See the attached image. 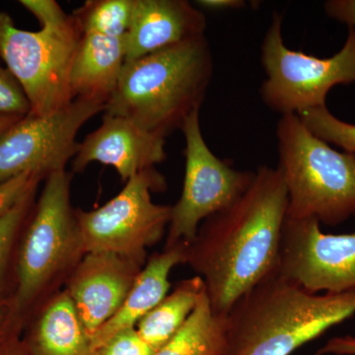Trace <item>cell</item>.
Here are the masks:
<instances>
[{
  "label": "cell",
  "instance_id": "6da1fadb",
  "mask_svg": "<svg viewBox=\"0 0 355 355\" xmlns=\"http://www.w3.org/2000/svg\"><path fill=\"white\" fill-rule=\"evenodd\" d=\"M287 205L279 168L261 166L241 197L200 224L187 263L202 277L217 316L277 273Z\"/></svg>",
  "mask_w": 355,
  "mask_h": 355
},
{
  "label": "cell",
  "instance_id": "7a4b0ae2",
  "mask_svg": "<svg viewBox=\"0 0 355 355\" xmlns=\"http://www.w3.org/2000/svg\"><path fill=\"white\" fill-rule=\"evenodd\" d=\"M354 314L355 291L311 293L275 273L228 313L223 355H291Z\"/></svg>",
  "mask_w": 355,
  "mask_h": 355
},
{
  "label": "cell",
  "instance_id": "3957f363",
  "mask_svg": "<svg viewBox=\"0 0 355 355\" xmlns=\"http://www.w3.org/2000/svg\"><path fill=\"white\" fill-rule=\"evenodd\" d=\"M214 70L205 35L125 62L104 113L127 118L166 139L200 111Z\"/></svg>",
  "mask_w": 355,
  "mask_h": 355
},
{
  "label": "cell",
  "instance_id": "277c9868",
  "mask_svg": "<svg viewBox=\"0 0 355 355\" xmlns=\"http://www.w3.org/2000/svg\"><path fill=\"white\" fill-rule=\"evenodd\" d=\"M44 181L23 229L16 258L14 301L24 324L40 305L62 291L85 256L71 205V175L62 170Z\"/></svg>",
  "mask_w": 355,
  "mask_h": 355
},
{
  "label": "cell",
  "instance_id": "5b68a950",
  "mask_svg": "<svg viewBox=\"0 0 355 355\" xmlns=\"http://www.w3.org/2000/svg\"><path fill=\"white\" fill-rule=\"evenodd\" d=\"M38 19L39 31L16 27L0 12V58L19 83L30 103V114L55 113L73 101L70 72L83 33L72 14L55 0H21Z\"/></svg>",
  "mask_w": 355,
  "mask_h": 355
},
{
  "label": "cell",
  "instance_id": "8992f818",
  "mask_svg": "<svg viewBox=\"0 0 355 355\" xmlns=\"http://www.w3.org/2000/svg\"><path fill=\"white\" fill-rule=\"evenodd\" d=\"M277 168L286 184L287 219L340 225L355 216V154L340 153L303 125L296 114L277 125Z\"/></svg>",
  "mask_w": 355,
  "mask_h": 355
},
{
  "label": "cell",
  "instance_id": "52a82bcc",
  "mask_svg": "<svg viewBox=\"0 0 355 355\" xmlns=\"http://www.w3.org/2000/svg\"><path fill=\"white\" fill-rule=\"evenodd\" d=\"M282 23V14L275 11L261 46L266 79L260 95L268 109L284 116L324 106L331 88L355 83V28L349 27L335 55L320 58L287 48Z\"/></svg>",
  "mask_w": 355,
  "mask_h": 355
},
{
  "label": "cell",
  "instance_id": "ba28073f",
  "mask_svg": "<svg viewBox=\"0 0 355 355\" xmlns=\"http://www.w3.org/2000/svg\"><path fill=\"white\" fill-rule=\"evenodd\" d=\"M166 188L165 177L150 168L130 178L102 207L89 211L76 209L85 254H118L144 266L147 249L162 239L171 218V207L153 200L154 191Z\"/></svg>",
  "mask_w": 355,
  "mask_h": 355
},
{
  "label": "cell",
  "instance_id": "9c48e42d",
  "mask_svg": "<svg viewBox=\"0 0 355 355\" xmlns=\"http://www.w3.org/2000/svg\"><path fill=\"white\" fill-rule=\"evenodd\" d=\"M186 169L183 191L171 207L165 247L191 244L205 219L230 207L253 182L254 172L233 168L217 157L203 139L200 111L184 121Z\"/></svg>",
  "mask_w": 355,
  "mask_h": 355
},
{
  "label": "cell",
  "instance_id": "30bf717a",
  "mask_svg": "<svg viewBox=\"0 0 355 355\" xmlns=\"http://www.w3.org/2000/svg\"><path fill=\"white\" fill-rule=\"evenodd\" d=\"M106 106L76 99L55 113L28 114L0 135V183L32 173L46 179L65 170L78 149L80 128Z\"/></svg>",
  "mask_w": 355,
  "mask_h": 355
},
{
  "label": "cell",
  "instance_id": "8fae6325",
  "mask_svg": "<svg viewBox=\"0 0 355 355\" xmlns=\"http://www.w3.org/2000/svg\"><path fill=\"white\" fill-rule=\"evenodd\" d=\"M277 273L311 293L355 291V231L326 234L316 219H287Z\"/></svg>",
  "mask_w": 355,
  "mask_h": 355
},
{
  "label": "cell",
  "instance_id": "7c38bea8",
  "mask_svg": "<svg viewBox=\"0 0 355 355\" xmlns=\"http://www.w3.org/2000/svg\"><path fill=\"white\" fill-rule=\"evenodd\" d=\"M144 266L111 253H87L70 273L69 294L89 338L120 310Z\"/></svg>",
  "mask_w": 355,
  "mask_h": 355
},
{
  "label": "cell",
  "instance_id": "4fadbf2b",
  "mask_svg": "<svg viewBox=\"0 0 355 355\" xmlns=\"http://www.w3.org/2000/svg\"><path fill=\"white\" fill-rule=\"evenodd\" d=\"M166 139L137 127L123 116L105 113L101 125L79 142L72 171L83 172L93 162L112 166L127 182L167 157Z\"/></svg>",
  "mask_w": 355,
  "mask_h": 355
},
{
  "label": "cell",
  "instance_id": "5bb4252c",
  "mask_svg": "<svg viewBox=\"0 0 355 355\" xmlns=\"http://www.w3.org/2000/svg\"><path fill=\"white\" fill-rule=\"evenodd\" d=\"M207 17L186 0H135L125 62L205 35Z\"/></svg>",
  "mask_w": 355,
  "mask_h": 355
},
{
  "label": "cell",
  "instance_id": "9a60e30c",
  "mask_svg": "<svg viewBox=\"0 0 355 355\" xmlns=\"http://www.w3.org/2000/svg\"><path fill=\"white\" fill-rule=\"evenodd\" d=\"M189 246L188 243H178L147 259L120 310L91 338V352L114 334L135 328L140 320L168 295L171 286L170 272L175 266L187 263Z\"/></svg>",
  "mask_w": 355,
  "mask_h": 355
},
{
  "label": "cell",
  "instance_id": "2e32d148",
  "mask_svg": "<svg viewBox=\"0 0 355 355\" xmlns=\"http://www.w3.org/2000/svg\"><path fill=\"white\" fill-rule=\"evenodd\" d=\"M22 340L30 355H91L90 338L64 289L27 318Z\"/></svg>",
  "mask_w": 355,
  "mask_h": 355
},
{
  "label": "cell",
  "instance_id": "e0dca14e",
  "mask_svg": "<svg viewBox=\"0 0 355 355\" xmlns=\"http://www.w3.org/2000/svg\"><path fill=\"white\" fill-rule=\"evenodd\" d=\"M127 58L125 37L83 35L72 62V98L105 105L113 97Z\"/></svg>",
  "mask_w": 355,
  "mask_h": 355
},
{
  "label": "cell",
  "instance_id": "ac0fdd59",
  "mask_svg": "<svg viewBox=\"0 0 355 355\" xmlns=\"http://www.w3.org/2000/svg\"><path fill=\"white\" fill-rule=\"evenodd\" d=\"M205 291L198 275L178 282L167 296L137 324L140 336L158 350L181 330Z\"/></svg>",
  "mask_w": 355,
  "mask_h": 355
},
{
  "label": "cell",
  "instance_id": "d6986e66",
  "mask_svg": "<svg viewBox=\"0 0 355 355\" xmlns=\"http://www.w3.org/2000/svg\"><path fill=\"white\" fill-rule=\"evenodd\" d=\"M226 330V317L214 314L205 291L181 330L154 355H223Z\"/></svg>",
  "mask_w": 355,
  "mask_h": 355
},
{
  "label": "cell",
  "instance_id": "ffe728a7",
  "mask_svg": "<svg viewBox=\"0 0 355 355\" xmlns=\"http://www.w3.org/2000/svg\"><path fill=\"white\" fill-rule=\"evenodd\" d=\"M38 188L30 191L0 218V298L14 297L18 245Z\"/></svg>",
  "mask_w": 355,
  "mask_h": 355
},
{
  "label": "cell",
  "instance_id": "44dd1931",
  "mask_svg": "<svg viewBox=\"0 0 355 355\" xmlns=\"http://www.w3.org/2000/svg\"><path fill=\"white\" fill-rule=\"evenodd\" d=\"M135 0H89L72 16L83 35L123 38L132 24Z\"/></svg>",
  "mask_w": 355,
  "mask_h": 355
},
{
  "label": "cell",
  "instance_id": "7402d4cb",
  "mask_svg": "<svg viewBox=\"0 0 355 355\" xmlns=\"http://www.w3.org/2000/svg\"><path fill=\"white\" fill-rule=\"evenodd\" d=\"M297 116L308 130L327 144L355 154V125L336 118L324 106L299 112Z\"/></svg>",
  "mask_w": 355,
  "mask_h": 355
},
{
  "label": "cell",
  "instance_id": "603a6c76",
  "mask_svg": "<svg viewBox=\"0 0 355 355\" xmlns=\"http://www.w3.org/2000/svg\"><path fill=\"white\" fill-rule=\"evenodd\" d=\"M157 350L140 336L135 328L114 334L91 355H154Z\"/></svg>",
  "mask_w": 355,
  "mask_h": 355
},
{
  "label": "cell",
  "instance_id": "cb8c5ba5",
  "mask_svg": "<svg viewBox=\"0 0 355 355\" xmlns=\"http://www.w3.org/2000/svg\"><path fill=\"white\" fill-rule=\"evenodd\" d=\"M31 111L24 91L10 70L0 64V114L25 116Z\"/></svg>",
  "mask_w": 355,
  "mask_h": 355
},
{
  "label": "cell",
  "instance_id": "d4e9b609",
  "mask_svg": "<svg viewBox=\"0 0 355 355\" xmlns=\"http://www.w3.org/2000/svg\"><path fill=\"white\" fill-rule=\"evenodd\" d=\"M42 181L43 178L38 175L25 173L0 183V218Z\"/></svg>",
  "mask_w": 355,
  "mask_h": 355
},
{
  "label": "cell",
  "instance_id": "484cf974",
  "mask_svg": "<svg viewBox=\"0 0 355 355\" xmlns=\"http://www.w3.org/2000/svg\"><path fill=\"white\" fill-rule=\"evenodd\" d=\"M24 321L18 312L14 297L0 298V343L22 335Z\"/></svg>",
  "mask_w": 355,
  "mask_h": 355
},
{
  "label": "cell",
  "instance_id": "4316f807",
  "mask_svg": "<svg viewBox=\"0 0 355 355\" xmlns=\"http://www.w3.org/2000/svg\"><path fill=\"white\" fill-rule=\"evenodd\" d=\"M324 9L331 19L355 28V0H328Z\"/></svg>",
  "mask_w": 355,
  "mask_h": 355
},
{
  "label": "cell",
  "instance_id": "83f0119b",
  "mask_svg": "<svg viewBox=\"0 0 355 355\" xmlns=\"http://www.w3.org/2000/svg\"><path fill=\"white\" fill-rule=\"evenodd\" d=\"M355 355V338L352 336L331 338L316 355Z\"/></svg>",
  "mask_w": 355,
  "mask_h": 355
},
{
  "label": "cell",
  "instance_id": "f1b7e54d",
  "mask_svg": "<svg viewBox=\"0 0 355 355\" xmlns=\"http://www.w3.org/2000/svg\"><path fill=\"white\" fill-rule=\"evenodd\" d=\"M0 355H30L22 340V335H16L0 343Z\"/></svg>",
  "mask_w": 355,
  "mask_h": 355
},
{
  "label": "cell",
  "instance_id": "f546056e",
  "mask_svg": "<svg viewBox=\"0 0 355 355\" xmlns=\"http://www.w3.org/2000/svg\"><path fill=\"white\" fill-rule=\"evenodd\" d=\"M197 3L210 10H227V9H239L246 6L243 0H200Z\"/></svg>",
  "mask_w": 355,
  "mask_h": 355
},
{
  "label": "cell",
  "instance_id": "4dcf8cb0",
  "mask_svg": "<svg viewBox=\"0 0 355 355\" xmlns=\"http://www.w3.org/2000/svg\"><path fill=\"white\" fill-rule=\"evenodd\" d=\"M23 116H13V114H0V135L6 132L14 123H17Z\"/></svg>",
  "mask_w": 355,
  "mask_h": 355
}]
</instances>
